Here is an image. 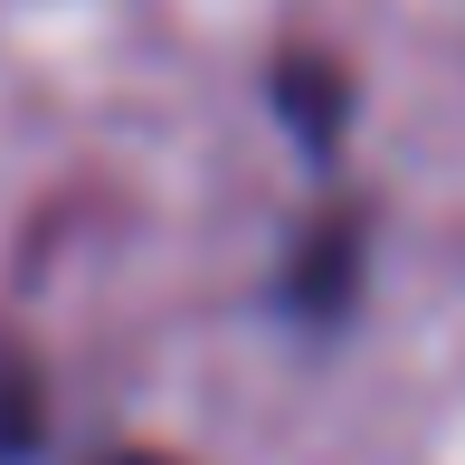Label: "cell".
I'll list each match as a JSON object with an SVG mask.
<instances>
[{
    "label": "cell",
    "instance_id": "obj_1",
    "mask_svg": "<svg viewBox=\"0 0 465 465\" xmlns=\"http://www.w3.org/2000/svg\"><path fill=\"white\" fill-rule=\"evenodd\" d=\"M29 437H38V371L0 342V465L29 447Z\"/></svg>",
    "mask_w": 465,
    "mask_h": 465
},
{
    "label": "cell",
    "instance_id": "obj_2",
    "mask_svg": "<svg viewBox=\"0 0 465 465\" xmlns=\"http://www.w3.org/2000/svg\"><path fill=\"white\" fill-rule=\"evenodd\" d=\"M124 465H162V456H124Z\"/></svg>",
    "mask_w": 465,
    "mask_h": 465
}]
</instances>
